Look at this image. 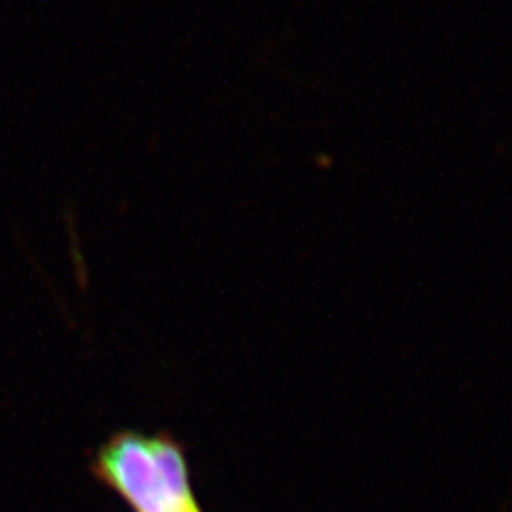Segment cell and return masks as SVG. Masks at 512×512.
<instances>
[{"label":"cell","instance_id":"1","mask_svg":"<svg viewBox=\"0 0 512 512\" xmlns=\"http://www.w3.org/2000/svg\"><path fill=\"white\" fill-rule=\"evenodd\" d=\"M90 470L133 512H203L184 446L167 431H116L99 446Z\"/></svg>","mask_w":512,"mask_h":512}]
</instances>
